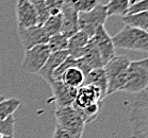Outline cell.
<instances>
[{
    "label": "cell",
    "mask_w": 148,
    "mask_h": 138,
    "mask_svg": "<svg viewBox=\"0 0 148 138\" xmlns=\"http://www.w3.org/2000/svg\"><path fill=\"white\" fill-rule=\"evenodd\" d=\"M90 41L93 43L95 48L98 50L100 54L101 61L103 63V66L115 56V47L112 41V37L109 35L108 31L106 30L104 26H101L97 29Z\"/></svg>",
    "instance_id": "9"
},
{
    "label": "cell",
    "mask_w": 148,
    "mask_h": 138,
    "mask_svg": "<svg viewBox=\"0 0 148 138\" xmlns=\"http://www.w3.org/2000/svg\"><path fill=\"white\" fill-rule=\"evenodd\" d=\"M21 105V101L17 98H4L0 101V120L13 116L17 108Z\"/></svg>",
    "instance_id": "20"
},
{
    "label": "cell",
    "mask_w": 148,
    "mask_h": 138,
    "mask_svg": "<svg viewBox=\"0 0 148 138\" xmlns=\"http://www.w3.org/2000/svg\"><path fill=\"white\" fill-rule=\"evenodd\" d=\"M48 84L52 90V97L48 99V102H54L57 108L68 107L74 104L78 89L66 86L63 82L56 80H51L48 82Z\"/></svg>",
    "instance_id": "8"
},
{
    "label": "cell",
    "mask_w": 148,
    "mask_h": 138,
    "mask_svg": "<svg viewBox=\"0 0 148 138\" xmlns=\"http://www.w3.org/2000/svg\"><path fill=\"white\" fill-rule=\"evenodd\" d=\"M45 3H46L48 11L52 10V9L62 11V7L65 3V0H45Z\"/></svg>",
    "instance_id": "30"
},
{
    "label": "cell",
    "mask_w": 148,
    "mask_h": 138,
    "mask_svg": "<svg viewBox=\"0 0 148 138\" xmlns=\"http://www.w3.org/2000/svg\"><path fill=\"white\" fill-rule=\"evenodd\" d=\"M128 122L131 138H148V87L132 100Z\"/></svg>",
    "instance_id": "1"
},
{
    "label": "cell",
    "mask_w": 148,
    "mask_h": 138,
    "mask_svg": "<svg viewBox=\"0 0 148 138\" xmlns=\"http://www.w3.org/2000/svg\"><path fill=\"white\" fill-rule=\"evenodd\" d=\"M83 85H93L95 87L99 88L104 99L106 94H107L108 82H107V77H106V72H104L103 68H97V69H93L90 71L84 77Z\"/></svg>",
    "instance_id": "17"
},
{
    "label": "cell",
    "mask_w": 148,
    "mask_h": 138,
    "mask_svg": "<svg viewBox=\"0 0 148 138\" xmlns=\"http://www.w3.org/2000/svg\"><path fill=\"white\" fill-rule=\"evenodd\" d=\"M76 62L77 60H75L73 57L68 56L64 62H62V64L59 66V67L53 71V73H52V80H56V81H60L62 75L64 74V72L67 69L71 67H76Z\"/></svg>",
    "instance_id": "27"
},
{
    "label": "cell",
    "mask_w": 148,
    "mask_h": 138,
    "mask_svg": "<svg viewBox=\"0 0 148 138\" xmlns=\"http://www.w3.org/2000/svg\"><path fill=\"white\" fill-rule=\"evenodd\" d=\"M147 32H148V30H147Z\"/></svg>",
    "instance_id": "36"
},
{
    "label": "cell",
    "mask_w": 148,
    "mask_h": 138,
    "mask_svg": "<svg viewBox=\"0 0 148 138\" xmlns=\"http://www.w3.org/2000/svg\"><path fill=\"white\" fill-rule=\"evenodd\" d=\"M52 138H76L74 135L69 134L68 132L64 131V130H62L60 126H58L56 125V128H54V132H53V136Z\"/></svg>",
    "instance_id": "31"
},
{
    "label": "cell",
    "mask_w": 148,
    "mask_h": 138,
    "mask_svg": "<svg viewBox=\"0 0 148 138\" xmlns=\"http://www.w3.org/2000/svg\"><path fill=\"white\" fill-rule=\"evenodd\" d=\"M60 81L63 82L66 86H69L71 88L78 89L81 86H83L84 74L77 67H71L65 71L64 74L61 77Z\"/></svg>",
    "instance_id": "19"
},
{
    "label": "cell",
    "mask_w": 148,
    "mask_h": 138,
    "mask_svg": "<svg viewBox=\"0 0 148 138\" xmlns=\"http://www.w3.org/2000/svg\"><path fill=\"white\" fill-rule=\"evenodd\" d=\"M4 99V97H2V96H0V101H1V100H3Z\"/></svg>",
    "instance_id": "34"
},
{
    "label": "cell",
    "mask_w": 148,
    "mask_h": 138,
    "mask_svg": "<svg viewBox=\"0 0 148 138\" xmlns=\"http://www.w3.org/2000/svg\"><path fill=\"white\" fill-rule=\"evenodd\" d=\"M102 100L103 97L99 88L93 85H83L78 88L77 96L73 105L78 108H85L94 103L101 102Z\"/></svg>",
    "instance_id": "13"
},
{
    "label": "cell",
    "mask_w": 148,
    "mask_h": 138,
    "mask_svg": "<svg viewBox=\"0 0 148 138\" xmlns=\"http://www.w3.org/2000/svg\"><path fill=\"white\" fill-rule=\"evenodd\" d=\"M0 138H2V136H0Z\"/></svg>",
    "instance_id": "35"
},
{
    "label": "cell",
    "mask_w": 148,
    "mask_h": 138,
    "mask_svg": "<svg viewBox=\"0 0 148 138\" xmlns=\"http://www.w3.org/2000/svg\"><path fill=\"white\" fill-rule=\"evenodd\" d=\"M15 11L17 28H30L40 26L36 10L29 0H17Z\"/></svg>",
    "instance_id": "11"
},
{
    "label": "cell",
    "mask_w": 148,
    "mask_h": 138,
    "mask_svg": "<svg viewBox=\"0 0 148 138\" xmlns=\"http://www.w3.org/2000/svg\"><path fill=\"white\" fill-rule=\"evenodd\" d=\"M138 1H142V0H132V2H133V3H136V2H138Z\"/></svg>",
    "instance_id": "32"
},
{
    "label": "cell",
    "mask_w": 148,
    "mask_h": 138,
    "mask_svg": "<svg viewBox=\"0 0 148 138\" xmlns=\"http://www.w3.org/2000/svg\"><path fill=\"white\" fill-rule=\"evenodd\" d=\"M148 87V57L130 62L121 91L140 94Z\"/></svg>",
    "instance_id": "4"
},
{
    "label": "cell",
    "mask_w": 148,
    "mask_h": 138,
    "mask_svg": "<svg viewBox=\"0 0 148 138\" xmlns=\"http://www.w3.org/2000/svg\"><path fill=\"white\" fill-rule=\"evenodd\" d=\"M76 67L82 71L84 77L93 69L103 68V63L101 61L100 54L91 41H88L85 47L83 56L76 62Z\"/></svg>",
    "instance_id": "12"
},
{
    "label": "cell",
    "mask_w": 148,
    "mask_h": 138,
    "mask_svg": "<svg viewBox=\"0 0 148 138\" xmlns=\"http://www.w3.org/2000/svg\"><path fill=\"white\" fill-rule=\"evenodd\" d=\"M144 11L148 12V0H142V1L136 2V3L131 4L129 7L127 14H133L136 13V12H144Z\"/></svg>",
    "instance_id": "29"
},
{
    "label": "cell",
    "mask_w": 148,
    "mask_h": 138,
    "mask_svg": "<svg viewBox=\"0 0 148 138\" xmlns=\"http://www.w3.org/2000/svg\"><path fill=\"white\" fill-rule=\"evenodd\" d=\"M65 3L75 10L78 14L90 12L97 7L98 0H65Z\"/></svg>",
    "instance_id": "23"
},
{
    "label": "cell",
    "mask_w": 148,
    "mask_h": 138,
    "mask_svg": "<svg viewBox=\"0 0 148 138\" xmlns=\"http://www.w3.org/2000/svg\"><path fill=\"white\" fill-rule=\"evenodd\" d=\"M15 128V118L14 116L0 120V136H13Z\"/></svg>",
    "instance_id": "28"
},
{
    "label": "cell",
    "mask_w": 148,
    "mask_h": 138,
    "mask_svg": "<svg viewBox=\"0 0 148 138\" xmlns=\"http://www.w3.org/2000/svg\"><path fill=\"white\" fill-rule=\"evenodd\" d=\"M107 18L108 14L106 5L98 3L97 7H95L92 11L78 15V29L92 38L98 28L104 26Z\"/></svg>",
    "instance_id": "6"
},
{
    "label": "cell",
    "mask_w": 148,
    "mask_h": 138,
    "mask_svg": "<svg viewBox=\"0 0 148 138\" xmlns=\"http://www.w3.org/2000/svg\"><path fill=\"white\" fill-rule=\"evenodd\" d=\"M74 106V105H73ZM78 111H79V114L81 115V117L82 119L84 120L85 122V124L86 123H90V122L94 121L95 119L97 118L98 114L100 113V109H101V103L100 102H98V103H94V104L90 105L88 107L85 108H78L76 106H74Z\"/></svg>",
    "instance_id": "25"
},
{
    "label": "cell",
    "mask_w": 148,
    "mask_h": 138,
    "mask_svg": "<svg viewBox=\"0 0 148 138\" xmlns=\"http://www.w3.org/2000/svg\"><path fill=\"white\" fill-rule=\"evenodd\" d=\"M130 60L125 55H115L111 61H109L103 66V70L107 77V94L106 97L114 94L116 91H121L126 83L127 69L130 64Z\"/></svg>",
    "instance_id": "2"
},
{
    "label": "cell",
    "mask_w": 148,
    "mask_h": 138,
    "mask_svg": "<svg viewBox=\"0 0 148 138\" xmlns=\"http://www.w3.org/2000/svg\"><path fill=\"white\" fill-rule=\"evenodd\" d=\"M90 37L82 31H78L71 37L68 38L67 52L68 55L75 60H79L83 56L85 47L88 45Z\"/></svg>",
    "instance_id": "16"
},
{
    "label": "cell",
    "mask_w": 148,
    "mask_h": 138,
    "mask_svg": "<svg viewBox=\"0 0 148 138\" xmlns=\"http://www.w3.org/2000/svg\"><path fill=\"white\" fill-rule=\"evenodd\" d=\"M42 27L49 37L60 34L62 30V14L56 16H49L47 20L42 24Z\"/></svg>",
    "instance_id": "22"
},
{
    "label": "cell",
    "mask_w": 148,
    "mask_h": 138,
    "mask_svg": "<svg viewBox=\"0 0 148 138\" xmlns=\"http://www.w3.org/2000/svg\"><path fill=\"white\" fill-rule=\"evenodd\" d=\"M130 0H110L108 3L106 4L107 7V14L108 17L110 16H125L128 12Z\"/></svg>",
    "instance_id": "21"
},
{
    "label": "cell",
    "mask_w": 148,
    "mask_h": 138,
    "mask_svg": "<svg viewBox=\"0 0 148 138\" xmlns=\"http://www.w3.org/2000/svg\"><path fill=\"white\" fill-rule=\"evenodd\" d=\"M18 36H19L23 47L25 50H29L31 48L38 45L47 44L49 36L43 29L42 26H34L30 28H17Z\"/></svg>",
    "instance_id": "10"
},
{
    "label": "cell",
    "mask_w": 148,
    "mask_h": 138,
    "mask_svg": "<svg viewBox=\"0 0 148 138\" xmlns=\"http://www.w3.org/2000/svg\"><path fill=\"white\" fill-rule=\"evenodd\" d=\"M121 20L125 22V26H129L144 31L148 30V12L146 11L127 14L121 17Z\"/></svg>",
    "instance_id": "18"
},
{
    "label": "cell",
    "mask_w": 148,
    "mask_h": 138,
    "mask_svg": "<svg viewBox=\"0 0 148 138\" xmlns=\"http://www.w3.org/2000/svg\"><path fill=\"white\" fill-rule=\"evenodd\" d=\"M50 52H58V51H67L68 38L63 34H57L50 36L47 44Z\"/></svg>",
    "instance_id": "24"
},
{
    "label": "cell",
    "mask_w": 148,
    "mask_h": 138,
    "mask_svg": "<svg viewBox=\"0 0 148 138\" xmlns=\"http://www.w3.org/2000/svg\"><path fill=\"white\" fill-rule=\"evenodd\" d=\"M61 14H62L61 34H63L64 36L69 38L79 31V29H78V15L79 14L66 3H64V5L62 7Z\"/></svg>",
    "instance_id": "14"
},
{
    "label": "cell",
    "mask_w": 148,
    "mask_h": 138,
    "mask_svg": "<svg viewBox=\"0 0 148 138\" xmlns=\"http://www.w3.org/2000/svg\"><path fill=\"white\" fill-rule=\"evenodd\" d=\"M54 117L57 125L62 130L74 135L76 138H82L85 122L82 119L79 111L71 105L68 107L56 108Z\"/></svg>",
    "instance_id": "5"
},
{
    "label": "cell",
    "mask_w": 148,
    "mask_h": 138,
    "mask_svg": "<svg viewBox=\"0 0 148 138\" xmlns=\"http://www.w3.org/2000/svg\"><path fill=\"white\" fill-rule=\"evenodd\" d=\"M29 1H30L31 3L33 4V7H35L37 16H38L40 26H42V24L48 19V17H49V12H48L47 7H46L45 0H29Z\"/></svg>",
    "instance_id": "26"
},
{
    "label": "cell",
    "mask_w": 148,
    "mask_h": 138,
    "mask_svg": "<svg viewBox=\"0 0 148 138\" xmlns=\"http://www.w3.org/2000/svg\"><path fill=\"white\" fill-rule=\"evenodd\" d=\"M2 138H14L13 136H3Z\"/></svg>",
    "instance_id": "33"
},
{
    "label": "cell",
    "mask_w": 148,
    "mask_h": 138,
    "mask_svg": "<svg viewBox=\"0 0 148 138\" xmlns=\"http://www.w3.org/2000/svg\"><path fill=\"white\" fill-rule=\"evenodd\" d=\"M50 50L46 44L38 45L25 51L23 69L28 73H38L50 55Z\"/></svg>",
    "instance_id": "7"
},
{
    "label": "cell",
    "mask_w": 148,
    "mask_h": 138,
    "mask_svg": "<svg viewBox=\"0 0 148 138\" xmlns=\"http://www.w3.org/2000/svg\"><path fill=\"white\" fill-rule=\"evenodd\" d=\"M115 48L148 52V32L125 26L112 37Z\"/></svg>",
    "instance_id": "3"
},
{
    "label": "cell",
    "mask_w": 148,
    "mask_h": 138,
    "mask_svg": "<svg viewBox=\"0 0 148 138\" xmlns=\"http://www.w3.org/2000/svg\"><path fill=\"white\" fill-rule=\"evenodd\" d=\"M68 56H69V55H68L67 51L51 52L49 57L47 58V61H46V63H45V65L40 70L38 74H40V77H43L47 83L50 82L51 80H52V73H53V71L56 70V69L62 64V62H64Z\"/></svg>",
    "instance_id": "15"
}]
</instances>
